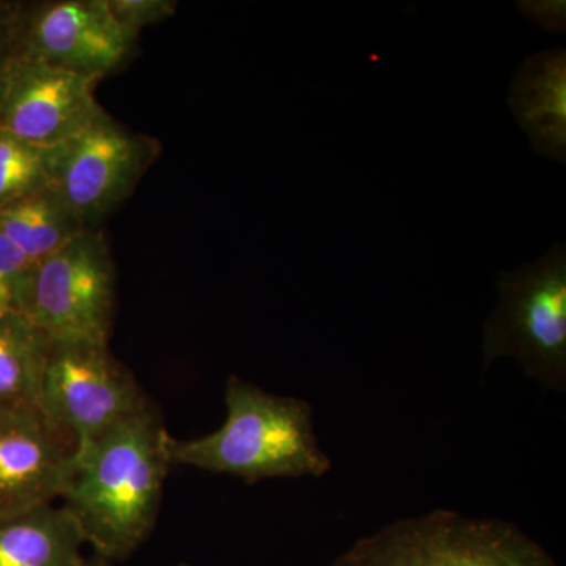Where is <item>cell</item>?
Listing matches in <instances>:
<instances>
[{
  "mask_svg": "<svg viewBox=\"0 0 566 566\" xmlns=\"http://www.w3.org/2000/svg\"><path fill=\"white\" fill-rule=\"evenodd\" d=\"M170 438L150 401L74 457L63 506L96 557L125 560L150 535L172 465Z\"/></svg>",
  "mask_w": 566,
  "mask_h": 566,
  "instance_id": "6da1fadb",
  "label": "cell"
},
{
  "mask_svg": "<svg viewBox=\"0 0 566 566\" xmlns=\"http://www.w3.org/2000/svg\"><path fill=\"white\" fill-rule=\"evenodd\" d=\"M226 408L219 430L186 441L170 438V463L238 476L248 483L322 479L333 468L315 433L314 408L303 398L270 394L230 376Z\"/></svg>",
  "mask_w": 566,
  "mask_h": 566,
  "instance_id": "7a4b0ae2",
  "label": "cell"
},
{
  "mask_svg": "<svg viewBox=\"0 0 566 566\" xmlns=\"http://www.w3.org/2000/svg\"><path fill=\"white\" fill-rule=\"evenodd\" d=\"M499 303L483 327V370L515 360L527 378L554 392L566 389V249L497 279Z\"/></svg>",
  "mask_w": 566,
  "mask_h": 566,
  "instance_id": "3957f363",
  "label": "cell"
},
{
  "mask_svg": "<svg viewBox=\"0 0 566 566\" xmlns=\"http://www.w3.org/2000/svg\"><path fill=\"white\" fill-rule=\"evenodd\" d=\"M327 566H556L515 524L433 510L357 539Z\"/></svg>",
  "mask_w": 566,
  "mask_h": 566,
  "instance_id": "277c9868",
  "label": "cell"
},
{
  "mask_svg": "<svg viewBox=\"0 0 566 566\" xmlns=\"http://www.w3.org/2000/svg\"><path fill=\"white\" fill-rule=\"evenodd\" d=\"M117 271L102 229H88L33 266L24 316L52 345L109 344Z\"/></svg>",
  "mask_w": 566,
  "mask_h": 566,
  "instance_id": "5b68a950",
  "label": "cell"
},
{
  "mask_svg": "<svg viewBox=\"0 0 566 566\" xmlns=\"http://www.w3.org/2000/svg\"><path fill=\"white\" fill-rule=\"evenodd\" d=\"M159 151L158 140L104 111L82 132L48 148V178L82 226L99 229L132 196Z\"/></svg>",
  "mask_w": 566,
  "mask_h": 566,
  "instance_id": "8992f818",
  "label": "cell"
},
{
  "mask_svg": "<svg viewBox=\"0 0 566 566\" xmlns=\"http://www.w3.org/2000/svg\"><path fill=\"white\" fill-rule=\"evenodd\" d=\"M148 403L107 346L52 345L36 406L74 457Z\"/></svg>",
  "mask_w": 566,
  "mask_h": 566,
  "instance_id": "52a82bcc",
  "label": "cell"
},
{
  "mask_svg": "<svg viewBox=\"0 0 566 566\" xmlns=\"http://www.w3.org/2000/svg\"><path fill=\"white\" fill-rule=\"evenodd\" d=\"M137 39L114 21L104 0L18 2L10 51L99 82L129 62Z\"/></svg>",
  "mask_w": 566,
  "mask_h": 566,
  "instance_id": "ba28073f",
  "label": "cell"
},
{
  "mask_svg": "<svg viewBox=\"0 0 566 566\" xmlns=\"http://www.w3.org/2000/svg\"><path fill=\"white\" fill-rule=\"evenodd\" d=\"M96 84L70 71L14 59L0 129L36 147H54L103 114L95 98Z\"/></svg>",
  "mask_w": 566,
  "mask_h": 566,
  "instance_id": "9c48e42d",
  "label": "cell"
},
{
  "mask_svg": "<svg viewBox=\"0 0 566 566\" xmlns=\"http://www.w3.org/2000/svg\"><path fill=\"white\" fill-rule=\"evenodd\" d=\"M73 469V450L39 406L0 405V516L52 504Z\"/></svg>",
  "mask_w": 566,
  "mask_h": 566,
  "instance_id": "30bf717a",
  "label": "cell"
},
{
  "mask_svg": "<svg viewBox=\"0 0 566 566\" xmlns=\"http://www.w3.org/2000/svg\"><path fill=\"white\" fill-rule=\"evenodd\" d=\"M509 103L534 150L565 163V50L543 51L526 59L510 85Z\"/></svg>",
  "mask_w": 566,
  "mask_h": 566,
  "instance_id": "8fae6325",
  "label": "cell"
},
{
  "mask_svg": "<svg viewBox=\"0 0 566 566\" xmlns=\"http://www.w3.org/2000/svg\"><path fill=\"white\" fill-rule=\"evenodd\" d=\"M85 545L65 506H33L0 516V566H85Z\"/></svg>",
  "mask_w": 566,
  "mask_h": 566,
  "instance_id": "7c38bea8",
  "label": "cell"
},
{
  "mask_svg": "<svg viewBox=\"0 0 566 566\" xmlns=\"http://www.w3.org/2000/svg\"><path fill=\"white\" fill-rule=\"evenodd\" d=\"M88 230L50 185L0 208V232L36 264Z\"/></svg>",
  "mask_w": 566,
  "mask_h": 566,
  "instance_id": "4fadbf2b",
  "label": "cell"
},
{
  "mask_svg": "<svg viewBox=\"0 0 566 566\" xmlns=\"http://www.w3.org/2000/svg\"><path fill=\"white\" fill-rule=\"evenodd\" d=\"M51 349L24 315L0 316V405H36Z\"/></svg>",
  "mask_w": 566,
  "mask_h": 566,
  "instance_id": "5bb4252c",
  "label": "cell"
},
{
  "mask_svg": "<svg viewBox=\"0 0 566 566\" xmlns=\"http://www.w3.org/2000/svg\"><path fill=\"white\" fill-rule=\"evenodd\" d=\"M48 185V148L0 129V208Z\"/></svg>",
  "mask_w": 566,
  "mask_h": 566,
  "instance_id": "9a60e30c",
  "label": "cell"
},
{
  "mask_svg": "<svg viewBox=\"0 0 566 566\" xmlns=\"http://www.w3.org/2000/svg\"><path fill=\"white\" fill-rule=\"evenodd\" d=\"M33 266L0 232V316L24 315Z\"/></svg>",
  "mask_w": 566,
  "mask_h": 566,
  "instance_id": "2e32d148",
  "label": "cell"
},
{
  "mask_svg": "<svg viewBox=\"0 0 566 566\" xmlns=\"http://www.w3.org/2000/svg\"><path fill=\"white\" fill-rule=\"evenodd\" d=\"M118 25L139 35L142 29L169 20L178 9L175 0H104Z\"/></svg>",
  "mask_w": 566,
  "mask_h": 566,
  "instance_id": "e0dca14e",
  "label": "cell"
},
{
  "mask_svg": "<svg viewBox=\"0 0 566 566\" xmlns=\"http://www.w3.org/2000/svg\"><path fill=\"white\" fill-rule=\"evenodd\" d=\"M18 2L0 0V51H10L11 32Z\"/></svg>",
  "mask_w": 566,
  "mask_h": 566,
  "instance_id": "ac0fdd59",
  "label": "cell"
},
{
  "mask_svg": "<svg viewBox=\"0 0 566 566\" xmlns=\"http://www.w3.org/2000/svg\"><path fill=\"white\" fill-rule=\"evenodd\" d=\"M13 62L14 57L11 51H0V111H2L3 102H6Z\"/></svg>",
  "mask_w": 566,
  "mask_h": 566,
  "instance_id": "d6986e66",
  "label": "cell"
},
{
  "mask_svg": "<svg viewBox=\"0 0 566 566\" xmlns=\"http://www.w3.org/2000/svg\"><path fill=\"white\" fill-rule=\"evenodd\" d=\"M85 566H112L111 562L104 560L102 557H95L92 558V560H87V564ZM178 566H189L186 564L178 565Z\"/></svg>",
  "mask_w": 566,
  "mask_h": 566,
  "instance_id": "ffe728a7",
  "label": "cell"
}]
</instances>
